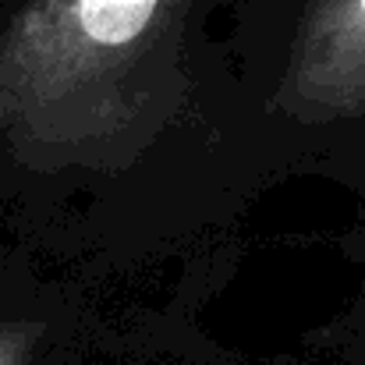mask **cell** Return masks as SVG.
I'll list each match as a JSON object with an SVG mask.
<instances>
[{
    "mask_svg": "<svg viewBox=\"0 0 365 365\" xmlns=\"http://www.w3.org/2000/svg\"><path fill=\"white\" fill-rule=\"evenodd\" d=\"M291 96L309 121L365 118V0H327L305 29Z\"/></svg>",
    "mask_w": 365,
    "mask_h": 365,
    "instance_id": "1",
    "label": "cell"
},
{
    "mask_svg": "<svg viewBox=\"0 0 365 365\" xmlns=\"http://www.w3.org/2000/svg\"><path fill=\"white\" fill-rule=\"evenodd\" d=\"M160 0H71L68 32L78 46L110 53L135 43L156 18Z\"/></svg>",
    "mask_w": 365,
    "mask_h": 365,
    "instance_id": "2",
    "label": "cell"
},
{
    "mask_svg": "<svg viewBox=\"0 0 365 365\" xmlns=\"http://www.w3.org/2000/svg\"><path fill=\"white\" fill-rule=\"evenodd\" d=\"M32 337L25 330H0V365H21Z\"/></svg>",
    "mask_w": 365,
    "mask_h": 365,
    "instance_id": "3",
    "label": "cell"
}]
</instances>
